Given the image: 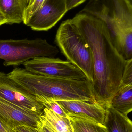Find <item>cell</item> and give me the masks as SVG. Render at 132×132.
Masks as SVG:
<instances>
[{
    "label": "cell",
    "mask_w": 132,
    "mask_h": 132,
    "mask_svg": "<svg viewBox=\"0 0 132 132\" xmlns=\"http://www.w3.org/2000/svg\"><path fill=\"white\" fill-rule=\"evenodd\" d=\"M90 46L94 76L93 91L97 103L106 109L121 82L126 60L119 53L103 22L91 15L80 12L71 19Z\"/></svg>",
    "instance_id": "1"
},
{
    "label": "cell",
    "mask_w": 132,
    "mask_h": 132,
    "mask_svg": "<svg viewBox=\"0 0 132 132\" xmlns=\"http://www.w3.org/2000/svg\"><path fill=\"white\" fill-rule=\"evenodd\" d=\"M28 93L55 101H81L97 103L92 82L43 76L16 67L8 74Z\"/></svg>",
    "instance_id": "2"
},
{
    "label": "cell",
    "mask_w": 132,
    "mask_h": 132,
    "mask_svg": "<svg viewBox=\"0 0 132 132\" xmlns=\"http://www.w3.org/2000/svg\"><path fill=\"white\" fill-rule=\"evenodd\" d=\"M55 42L67 60L80 69L92 84L94 69L91 50L71 19L61 24L56 35Z\"/></svg>",
    "instance_id": "3"
},
{
    "label": "cell",
    "mask_w": 132,
    "mask_h": 132,
    "mask_svg": "<svg viewBox=\"0 0 132 132\" xmlns=\"http://www.w3.org/2000/svg\"><path fill=\"white\" fill-rule=\"evenodd\" d=\"M59 53L56 46L45 39H0V59L6 67H17L36 57H54Z\"/></svg>",
    "instance_id": "4"
},
{
    "label": "cell",
    "mask_w": 132,
    "mask_h": 132,
    "mask_svg": "<svg viewBox=\"0 0 132 132\" xmlns=\"http://www.w3.org/2000/svg\"><path fill=\"white\" fill-rule=\"evenodd\" d=\"M25 69L33 73L75 80L88 79L84 73L68 60L54 57H38L25 62Z\"/></svg>",
    "instance_id": "5"
},
{
    "label": "cell",
    "mask_w": 132,
    "mask_h": 132,
    "mask_svg": "<svg viewBox=\"0 0 132 132\" xmlns=\"http://www.w3.org/2000/svg\"><path fill=\"white\" fill-rule=\"evenodd\" d=\"M0 99L23 110L41 115L45 108L35 96L28 93L8 74L1 71Z\"/></svg>",
    "instance_id": "6"
},
{
    "label": "cell",
    "mask_w": 132,
    "mask_h": 132,
    "mask_svg": "<svg viewBox=\"0 0 132 132\" xmlns=\"http://www.w3.org/2000/svg\"><path fill=\"white\" fill-rule=\"evenodd\" d=\"M68 11L65 0H46L26 25L34 31H48L59 22Z\"/></svg>",
    "instance_id": "7"
},
{
    "label": "cell",
    "mask_w": 132,
    "mask_h": 132,
    "mask_svg": "<svg viewBox=\"0 0 132 132\" xmlns=\"http://www.w3.org/2000/svg\"><path fill=\"white\" fill-rule=\"evenodd\" d=\"M68 116L80 118L104 125L107 109L97 103L81 101H56Z\"/></svg>",
    "instance_id": "8"
},
{
    "label": "cell",
    "mask_w": 132,
    "mask_h": 132,
    "mask_svg": "<svg viewBox=\"0 0 132 132\" xmlns=\"http://www.w3.org/2000/svg\"><path fill=\"white\" fill-rule=\"evenodd\" d=\"M42 115L23 110L0 99V119L13 129L21 126L37 129L38 121Z\"/></svg>",
    "instance_id": "9"
},
{
    "label": "cell",
    "mask_w": 132,
    "mask_h": 132,
    "mask_svg": "<svg viewBox=\"0 0 132 132\" xmlns=\"http://www.w3.org/2000/svg\"><path fill=\"white\" fill-rule=\"evenodd\" d=\"M120 31L132 29V5L128 0H105Z\"/></svg>",
    "instance_id": "10"
},
{
    "label": "cell",
    "mask_w": 132,
    "mask_h": 132,
    "mask_svg": "<svg viewBox=\"0 0 132 132\" xmlns=\"http://www.w3.org/2000/svg\"><path fill=\"white\" fill-rule=\"evenodd\" d=\"M28 5L26 0H0V8L9 24L23 22Z\"/></svg>",
    "instance_id": "11"
},
{
    "label": "cell",
    "mask_w": 132,
    "mask_h": 132,
    "mask_svg": "<svg viewBox=\"0 0 132 132\" xmlns=\"http://www.w3.org/2000/svg\"><path fill=\"white\" fill-rule=\"evenodd\" d=\"M104 125L108 132H132V121L128 115L110 107L107 109Z\"/></svg>",
    "instance_id": "12"
},
{
    "label": "cell",
    "mask_w": 132,
    "mask_h": 132,
    "mask_svg": "<svg viewBox=\"0 0 132 132\" xmlns=\"http://www.w3.org/2000/svg\"><path fill=\"white\" fill-rule=\"evenodd\" d=\"M111 107L125 114L132 112V86L119 88L112 98Z\"/></svg>",
    "instance_id": "13"
},
{
    "label": "cell",
    "mask_w": 132,
    "mask_h": 132,
    "mask_svg": "<svg viewBox=\"0 0 132 132\" xmlns=\"http://www.w3.org/2000/svg\"><path fill=\"white\" fill-rule=\"evenodd\" d=\"M42 116L56 132H73L69 117H63L44 108Z\"/></svg>",
    "instance_id": "14"
},
{
    "label": "cell",
    "mask_w": 132,
    "mask_h": 132,
    "mask_svg": "<svg viewBox=\"0 0 132 132\" xmlns=\"http://www.w3.org/2000/svg\"><path fill=\"white\" fill-rule=\"evenodd\" d=\"M68 117L73 132H108L104 125L80 118Z\"/></svg>",
    "instance_id": "15"
},
{
    "label": "cell",
    "mask_w": 132,
    "mask_h": 132,
    "mask_svg": "<svg viewBox=\"0 0 132 132\" xmlns=\"http://www.w3.org/2000/svg\"><path fill=\"white\" fill-rule=\"evenodd\" d=\"M115 47L126 61L132 58V29L121 32Z\"/></svg>",
    "instance_id": "16"
},
{
    "label": "cell",
    "mask_w": 132,
    "mask_h": 132,
    "mask_svg": "<svg viewBox=\"0 0 132 132\" xmlns=\"http://www.w3.org/2000/svg\"><path fill=\"white\" fill-rule=\"evenodd\" d=\"M35 97L37 100L43 105L45 108L51 110L59 115L63 117H68L62 107L56 102V101L52 98L42 96H37Z\"/></svg>",
    "instance_id": "17"
},
{
    "label": "cell",
    "mask_w": 132,
    "mask_h": 132,
    "mask_svg": "<svg viewBox=\"0 0 132 132\" xmlns=\"http://www.w3.org/2000/svg\"><path fill=\"white\" fill-rule=\"evenodd\" d=\"M46 0H33L29 3L25 11L23 23L26 25L30 19L41 8Z\"/></svg>",
    "instance_id": "18"
},
{
    "label": "cell",
    "mask_w": 132,
    "mask_h": 132,
    "mask_svg": "<svg viewBox=\"0 0 132 132\" xmlns=\"http://www.w3.org/2000/svg\"><path fill=\"white\" fill-rule=\"evenodd\" d=\"M126 85L132 86V58L126 61L119 88Z\"/></svg>",
    "instance_id": "19"
},
{
    "label": "cell",
    "mask_w": 132,
    "mask_h": 132,
    "mask_svg": "<svg viewBox=\"0 0 132 132\" xmlns=\"http://www.w3.org/2000/svg\"><path fill=\"white\" fill-rule=\"evenodd\" d=\"M37 129L39 132H56L42 115L38 121Z\"/></svg>",
    "instance_id": "20"
},
{
    "label": "cell",
    "mask_w": 132,
    "mask_h": 132,
    "mask_svg": "<svg viewBox=\"0 0 132 132\" xmlns=\"http://www.w3.org/2000/svg\"><path fill=\"white\" fill-rule=\"evenodd\" d=\"M86 1L87 0H65L68 11L77 7Z\"/></svg>",
    "instance_id": "21"
},
{
    "label": "cell",
    "mask_w": 132,
    "mask_h": 132,
    "mask_svg": "<svg viewBox=\"0 0 132 132\" xmlns=\"http://www.w3.org/2000/svg\"><path fill=\"white\" fill-rule=\"evenodd\" d=\"M14 129L17 132H39L37 129L26 126H18Z\"/></svg>",
    "instance_id": "22"
},
{
    "label": "cell",
    "mask_w": 132,
    "mask_h": 132,
    "mask_svg": "<svg viewBox=\"0 0 132 132\" xmlns=\"http://www.w3.org/2000/svg\"><path fill=\"white\" fill-rule=\"evenodd\" d=\"M0 132H17L0 119Z\"/></svg>",
    "instance_id": "23"
},
{
    "label": "cell",
    "mask_w": 132,
    "mask_h": 132,
    "mask_svg": "<svg viewBox=\"0 0 132 132\" xmlns=\"http://www.w3.org/2000/svg\"><path fill=\"white\" fill-rule=\"evenodd\" d=\"M7 24V20L0 8V26Z\"/></svg>",
    "instance_id": "24"
},
{
    "label": "cell",
    "mask_w": 132,
    "mask_h": 132,
    "mask_svg": "<svg viewBox=\"0 0 132 132\" xmlns=\"http://www.w3.org/2000/svg\"><path fill=\"white\" fill-rule=\"evenodd\" d=\"M32 1H33V0H26L27 3H28V5L29 3H31Z\"/></svg>",
    "instance_id": "25"
},
{
    "label": "cell",
    "mask_w": 132,
    "mask_h": 132,
    "mask_svg": "<svg viewBox=\"0 0 132 132\" xmlns=\"http://www.w3.org/2000/svg\"><path fill=\"white\" fill-rule=\"evenodd\" d=\"M128 1L129 2L131 3V4L132 5V0H128Z\"/></svg>",
    "instance_id": "26"
}]
</instances>
